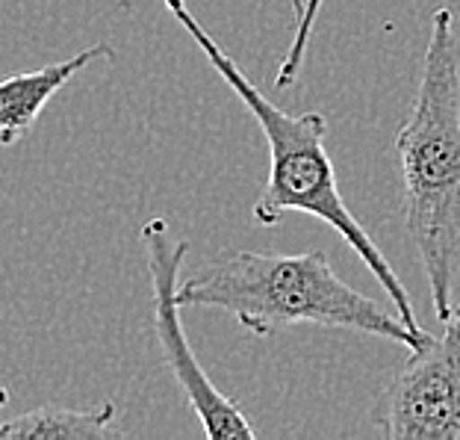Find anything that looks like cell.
I'll list each match as a JSON object with an SVG mask.
<instances>
[{"instance_id": "3", "label": "cell", "mask_w": 460, "mask_h": 440, "mask_svg": "<svg viewBox=\"0 0 460 440\" xmlns=\"http://www.w3.org/2000/svg\"><path fill=\"white\" fill-rule=\"evenodd\" d=\"M177 296L183 308L225 310L257 337H271L289 326H319L395 340L407 352L434 340L428 331L407 328L399 313L345 284L319 248L298 255L225 251L186 275Z\"/></svg>"}, {"instance_id": "5", "label": "cell", "mask_w": 460, "mask_h": 440, "mask_svg": "<svg viewBox=\"0 0 460 440\" xmlns=\"http://www.w3.org/2000/svg\"><path fill=\"white\" fill-rule=\"evenodd\" d=\"M372 426L386 440H460V299L443 337L413 349L375 400Z\"/></svg>"}, {"instance_id": "2", "label": "cell", "mask_w": 460, "mask_h": 440, "mask_svg": "<svg viewBox=\"0 0 460 440\" xmlns=\"http://www.w3.org/2000/svg\"><path fill=\"white\" fill-rule=\"evenodd\" d=\"M395 154L404 230L420 251L431 308L446 322L460 266V45L448 6L431 18L416 101L395 136Z\"/></svg>"}, {"instance_id": "4", "label": "cell", "mask_w": 460, "mask_h": 440, "mask_svg": "<svg viewBox=\"0 0 460 440\" xmlns=\"http://www.w3.org/2000/svg\"><path fill=\"white\" fill-rule=\"evenodd\" d=\"M145 248V266L151 278V308H154V331L160 343L163 361L169 366L172 379L181 387L186 402L204 426L210 440H254L257 432L251 428L245 411L234 400L218 391L198 364L190 340H186L181 322V266L190 255V243L177 239L165 219H148L139 230Z\"/></svg>"}, {"instance_id": "8", "label": "cell", "mask_w": 460, "mask_h": 440, "mask_svg": "<svg viewBox=\"0 0 460 440\" xmlns=\"http://www.w3.org/2000/svg\"><path fill=\"white\" fill-rule=\"evenodd\" d=\"M322 6H325V0H305V13H301V18L296 21V36H292L287 54H284V59H280V68H278V77H275L278 89L296 86V80L301 75V66H305V57H307V48H310V39H313V27H316Z\"/></svg>"}, {"instance_id": "10", "label": "cell", "mask_w": 460, "mask_h": 440, "mask_svg": "<svg viewBox=\"0 0 460 440\" xmlns=\"http://www.w3.org/2000/svg\"><path fill=\"white\" fill-rule=\"evenodd\" d=\"M9 402V387L6 384H0V408H4Z\"/></svg>"}, {"instance_id": "7", "label": "cell", "mask_w": 460, "mask_h": 440, "mask_svg": "<svg viewBox=\"0 0 460 440\" xmlns=\"http://www.w3.org/2000/svg\"><path fill=\"white\" fill-rule=\"evenodd\" d=\"M115 402L103 400L92 408L41 405L0 423L4 440H101L112 435Z\"/></svg>"}, {"instance_id": "6", "label": "cell", "mask_w": 460, "mask_h": 440, "mask_svg": "<svg viewBox=\"0 0 460 440\" xmlns=\"http://www.w3.org/2000/svg\"><path fill=\"white\" fill-rule=\"evenodd\" d=\"M92 62H115V48L98 41L62 62H48L36 71H18V75L0 80V145L6 148V145L24 139L50 98L59 95L68 86V80L89 68Z\"/></svg>"}, {"instance_id": "1", "label": "cell", "mask_w": 460, "mask_h": 440, "mask_svg": "<svg viewBox=\"0 0 460 440\" xmlns=\"http://www.w3.org/2000/svg\"><path fill=\"white\" fill-rule=\"evenodd\" d=\"M165 13L181 24L190 39L201 48V54L213 66V71L227 83V89L245 103V110L254 115L260 130L269 145V177L260 198L254 202V219L260 225H278L287 213H307L319 222H325L351 246L366 269L372 272L375 281L390 296L395 313L402 322L413 331H425L416 319L411 292L404 290L402 278L395 275L390 260L384 251L375 246L369 230L360 225V219L349 211L345 198L340 193L337 169L328 154L325 136H328V119L319 110H307L292 115L280 110L275 101H269L248 75L239 68V62L213 39L201 21L192 15L186 0H163Z\"/></svg>"}, {"instance_id": "9", "label": "cell", "mask_w": 460, "mask_h": 440, "mask_svg": "<svg viewBox=\"0 0 460 440\" xmlns=\"http://www.w3.org/2000/svg\"><path fill=\"white\" fill-rule=\"evenodd\" d=\"M292 4V13H296V21L301 18V13H305V0H289Z\"/></svg>"}]
</instances>
